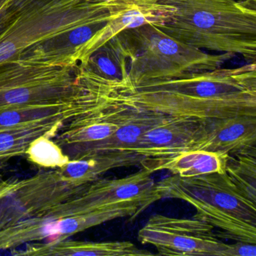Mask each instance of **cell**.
I'll return each mask as SVG.
<instances>
[{"label": "cell", "instance_id": "cell-1", "mask_svg": "<svg viewBox=\"0 0 256 256\" xmlns=\"http://www.w3.org/2000/svg\"><path fill=\"white\" fill-rule=\"evenodd\" d=\"M110 17V0H10L0 25V65L79 66Z\"/></svg>", "mask_w": 256, "mask_h": 256}, {"label": "cell", "instance_id": "cell-2", "mask_svg": "<svg viewBox=\"0 0 256 256\" xmlns=\"http://www.w3.org/2000/svg\"><path fill=\"white\" fill-rule=\"evenodd\" d=\"M108 100L168 116L210 120L256 116V65L186 73L110 88Z\"/></svg>", "mask_w": 256, "mask_h": 256}, {"label": "cell", "instance_id": "cell-3", "mask_svg": "<svg viewBox=\"0 0 256 256\" xmlns=\"http://www.w3.org/2000/svg\"><path fill=\"white\" fill-rule=\"evenodd\" d=\"M173 10L156 24L172 38L200 50L256 61V10L240 0H157Z\"/></svg>", "mask_w": 256, "mask_h": 256}, {"label": "cell", "instance_id": "cell-4", "mask_svg": "<svg viewBox=\"0 0 256 256\" xmlns=\"http://www.w3.org/2000/svg\"><path fill=\"white\" fill-rule=\"evenodd\" d=\"M128 54L127 80L120 85L167 80L190 72L215 70L236 55L206 53L164 34L152 24L118 34Z\"/></svg>", "mask_w": 256, "mask_h": 256}, {"label": "cell", "instance_id": "cell-5", "mask_svg": "<svg viewBox=\"0 0 256 256\" xmlns=\"http://www.w3.org/2000/svg\"><path fill=\"white\" fill-rule=\"evenodd\" d=\"M84 186L64 179L56 168L30 179L0 182V230L38 216Z\"/></svg>", "mask_w": 256, "mask_h": 256}, {"label": "cell", "instance_id": "cell-6", "mask_svg": "<svg viewBox=\"0 0 256 256\" xmlns=\"http://www.w3.org/2000/svg\"><path fill=\"white\" fill-rule=\"evenodd\" d=\"M138 239L142 244L154 246L161 256H223L228 246L205 222L162 214L149 218L139 230Z\"/></svg>", "mask_w": 256, "mask_h": 256}, {"label": "cell", "instance_id": "cell-7", "mask_svg": "<svg viewBox=\"0 0 256 256\" xmlns=\"http://www.w3.org/2000/svg\"><path fill=\"white\" fill-rule=\"evenodd\" d=\"M142 168L139 172L120 179H97L84 186L76 194L54 206L56 218L88 214L100 208L126 202L148 204L162 199L151 174Z\"/></svg>", "mask_w": 256, "mask_h": 256}, {"label": "cell", "instance_id": "cell-8", "mask_svg": "<svg viewBox=\"0 0 256 256\" xmlns=\"http://www.w3.org/2000/svg\"><path fill=\"white\" fill-rule=\"evenodd\" d=\"M156 186L162 199L197 200L256 226V203L246 198L226 173L193 178L174 174Z\"/></svg>", "mask_w": 256, "mask_h": 256}, {"label": "cell", "instance_id": "cell-9", "mask_svg": "<svg viewBox=\"0 0 256 256\" xmlns=\"http://www.w3.org/2000/svg\"><path fill=\"white\" fill-rule=\"evenodd\" d=\"M206 120L167 116L150 128L128 150L143 157L140 166L154 172L186 151L191 150L203 132Z\"/></svg>", "mask_w": 256, "mask_h": 256}, {"label": "cell", "instance_id": "cell-10", "mask_svg": "<svg viewBox=\"0 0 256 256\" xmlns=\"http://www.w3.org/2000/svg\"><path fill=\"white\" fill-rule=\"evenodd\" d=\"M256 116L238 115L206 120L203 132L191 150L234 155L256 150Z\"/></svg>", "mask_w": 256, "mask_h": 256}, {"label": "cell", "instance_id": "cell-11", "mask_svg": "<svg viewBox=\"0 0 256 256\" xmlns=\"http://www.w3.org/2000/svg\"><path fill=\"white\" fill-rule=\"evenodd\" d=\"M116 104L120 108L121 112L119 128L112 136L94 145L80 160L100 154L128 152L146 131L168 116L156 112Z\"/></svg>", "mask_w": 256, "mask_h": 256}, {"label": "cell", "instance_id": "cell-12", "mask_svg": "<svg viewBox=\"0 0 256 256\" xmlns=\"http://www.w3.org/2000/svg\"><path fill=\"white\" fill-rule=\"evenodd\" d=\"M26 256H148L152 253L140 250L128 241L92 242L66 240L52 241L42 245L29 246L20 253Z\"/></svg>", "mask_w": 256, "mask_h": 256}, {"label": "cell", "instance_id": "cell-13", "mask_svg": "<svg viewBox=\"0 0 256 256\" xmlns=\"http://www.w3.org/2000/svg\"><path fill=\"white\" fill-rule=\"evenodd\" d=\"M143 160V157L133 152H112L84 160H70L56 169L64 179L77 185L84 186L96 180L108 170L116 168L140 166Z\"/></svg>", "mask_w": 256, "mask_h": 256}, {"label": "cell", "instance_id": "cell-14", "mask_svg": "<svg viewBox=\"0 0 256 256\" xmlns=\"http://www.w3.org/2000/svg\"><path fill=\"white\" fill-rule=\"evenodd\" d=\"M128 54L118 36L106 42L80 65L86 72L104 80L110 86L127 80Z\"/></svg>", "mask_w": 256, "mask_h": 256}, {"label": "cell", "instance_id": "cell-15", "mask_svg": "<svg viewBox=\"0 0 256 256\" xmlns=\"http://www.w3.org/2000/svg\"><path fill=\"white\" fill-rule=\"evenodd\" d=\"M229 156L228 154L202 150L186 151L163 164L161 170H169L182 178L224 174Z\"/></svg>", "mask_w": 256, "mask_h": 256}, {"label": "cell", "instance_id": "cell-16", "mask_svg": "<svg viewBox=\"0 0 256 256\" xmlns=\"http://www.w3.org/2000/svg\"><path fill=\"white\" fill-rule=\"evenodd\" d=\"M65 122H38L11 131L0 132V166L2 162L26 154L31 142L42 136L54 137Z\"/></svg>", "mask_w": 256, "mask_h": 256}, {"label": "cell", "instance_id": "cell-17", "mask_svg": "<svg viewBox=\"0 0 256 256\" xmlns=\"http://www.w3.org/2000/svg\"><path fill=\"white\" fill-rule=\"evenodd\" d=\"M226 174L246 198L256 203V150L230 156L226 164Z\"/></svg>", "mask_w": 256, "mask_h": 256}, {"label": "cell", "instance_id": "cell-18", "mask_svg": "<svg viewBox=\"0 0 256 256\" xmlns=\"http://www.w3.org/2000/svg\"><path fill=\"white\" fill-rule=\"evenodd\" d=\"M26 154L31 162L44 168H58L70 161L60 146L47 136H42L31 142Z\"/></svg>", "mask_w": 256, "mask_h": 256}, {"label": "cell", "instance_id": "cell-19", "mask_svg": "<svg viewBox=\"0 0 256 256\" xmlns=\"http://www.w3.org/2000/svg\"><path fill=\"white\" fill-rule=\"evenodd\" d=\"M223 256H256V244L236 241L235 244H228Z\"/></svg>", "mask_w": 256, "mask_h": 256}, {"label": "cell", "instance_id": "cell-20", "mask_svg": "<svg viewBox=\"0 0 256 256\" xmlns=\"http://www.w3.org/2000/svg\"><path fill=\"white\" fill-rule=\"evenodd\" d=\"M10 0H0V25L2 24L5 19L6 14L8 11Z\"/></svg>", "mask_w": 256, "mask_h": 256}, {"label": "cell", "instance_id": "cell-21", "mask_svg": "<svg viewBox=\"0 0 256 256\" xmlns=\"http://www.w3.org/2000/svg\"><path fill=\"white\" fill-rule=\"evenodd\" d=\"M244 4H246L248 6L251 7L252 8H256V0H240Z\"/></svg>", "mask_w": 256, "mask_h": 256}]
</instances>
